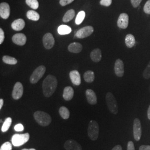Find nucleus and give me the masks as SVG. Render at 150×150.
<instances>
[{
    "instance_id": "f257e3e1",
    "label": "nucleus",
    "mask_w": 150,
    "mask_h": 150,
    "mask_svg": "<svg viewBox=\"0 0 150 150\" xmlns=\"http://www.w3.org/2000/svg\"><path fill=\"white\" fill-rule=\"evenodd\" d=\"M57 86V80L55 76L49 75L43 80L42 90L43 95L46 97H50L54 94Z\"/></svg>"
},
{
    "instance_id": "b1692460",
    "label": "nucleus",
    "mask_w": 150,
    "mask_h": 150,
    "mask_svg": "<svg viewBox=\"0 0 150 150\" xmlns=\"http://www.w3.org/2000/svg\"><path fill=\"white\" fill-rule=\"evenodd\" d=\"M75 15V10L73 9L69 10V11H67L66 12V13L64 14V16L63 17V18H62V21L64 22H69L74 18Z\"/></svg>"
},
{
    "instance_id": "6ab92c4d",
    "label": "nucleus",
    "mask_w": 150,
    "mask_h": 150,
    "mask_svg": "<svg viewBox=\"0 0 150 150\" xmlns=\"http://www.w3.org/2000/svg\"><path fill=\"white\" fill-rule=\"evenodd\" d=\"M90 57L91 59L94 62H98L102 59V52L100 48H95L90 54Z\"/></svg>"
},
{
    "instance_id": "c756f323",
    "label": "nucleus",
    "mask_w": 150,
    "mask_h": 150,
    "mask_svg": "<svg viewBox=\"0 0 150 150\" xmlns=\"http://www.w3.org/2000/svg\"><path fill=\"white\" fill-rule=\"evenodd\" d=\"M12 121V120L11 117H8L6 119L5 122H4V124L1 127V131L3 132H5L8 131V129L11 126Z\"/></svg>"
},
{
    "instance_id": "f704fd0d",
    "label": "nucleus",
    "mask_w": 150,
    "mask_h": 150,
    "mask_svg": "<svg viewBox=\"0 0 150 150\" xmlns=\"http://www.w3.org/2000/svg\"><path fill=\"white\" fill-rule=\"evenodd\" d=\"M100 4L101 5L108 7L111 5L112 4V0H101L100 2Z\"/></svg>"
},
{
    "instance_id": "4be33fe9",
    "label": "nucleus",
    "mask_w": 150,
    "mask_h": 150,
    "mask_svg": "<svg viewBox=\"0 0 150 150\" xmlns=\"http://www.w3.org/2000/svg\"><path fill=\"white\" fill-rule=\"evenodd\" d=\"M125 43L128 48H132L136 43L134 36L132 34H127L125 38Z\"/></svg>"
},
{
    "instance_id": "aec40b11",
    "label": "nucleus",
    "mask_w": 150,
    "mask_h": 150,
    "mask_svg": "<svg viewBox=\"0 0 150 150\" xmlns=\"http://www.w3.org/2000/svg\"><path fill=\"white\" fill-rule=\"evenodd\" d=\"M74 95V91L72 87L67 86L64 90L63 98L66 101H70L72 99Z\"/></svg>"
},
{
    "instance_id": "c85d7f7f",
    "label": "nucleus",
    "mask_w": 150,
    "mask_h": 150,
    "mask_svg": "<svg viewBox=\"0 0 150 150\" xmlns=\"http://www.w3.org/2000/svg\"><path fill=\"white\" fill-rule=\"evenodd\" d=\"M2 61H4V62L8 64L13 65V64H16L17 63V60L15 58L12 57L10 56H7V55L4 56L2 57Z\"/></svg>"
},
{
    "instance_id": "a19ab883",
    "label": "nucleus",
    "mask_w": 150,
    "mask_h": 150,
    "mask_svg": "<svg viewBox=\"0 0 150 150\" xmlns=\"http://www.w3.org/2000/svg\"><path fill=\"white\" fill-rule=\"evenodd\" d=\"M139 150H150V145H141L139 147Z\"/></svg>"
},
{
    "instance_id": "58836bf2",
    "label": "nucleus",
    "mask_w": 150,
    "mask_h": 150,
    "mask_svg": "<svg viewBox=\"0 0 150 150\" xmlns=\"http://www.w3.org/2000/svg\"><path fill=\"white\" fill-rule=\"evenodd\" d=\"M5 33L4 30L1 28H0V44H2L5 40Z\"/></svg>"
},
{
    "instance_id": "39448f33",
    "label": "nucleus",
    "mask_w": 150,
    "mask_h": 150,
    "mask_svg": "<svg viewBox=\"0 0 150 150\" xmlns=\"http://www.w3.org/2000/svg\"><path fill=\"white\" fill-rule=\"evenodd\" d=\"M29 139L30 134L28 133H26L24 134H16L12 136L11 141L12 145L14 146L19 147L26 144Z\"/></svg>"
},
{
    "instance_id": "7c9ffc66",
    "label": "nucleus",
    "mask_w": 150,
    "mask_h": 150,
    "mask_svg": "<svg viewBox=\"0 0 150 150\" xmlns=\"http://www.w3.org/2000/svg\"><path fill=\"white\" fill-rule=\"evenodd\" d=\"M26 3L33 10H37L39 7V3L38 0H26Z\"/></svg>"
},
{
    "instance_id": "a878e982",
    "label": "nucleus",
    "mask_w": 150,
    "mask_h": 150,
    "mask_svg": "<svg viewBox=\"0 0 150 150\" xmlns=\"http://www.w3.org/2000/svg\"><path fill=\"white\" fill-rule=\"evenodd\" d=\"M27 17L30 20L37 21L40 19V15L37 12L33 10H29L26 13Z\"/></svg>"
},
{
    "instance_id": "dca6fc26",
    "label": "nucleus",
    "mask_w": 150,
    "mask_h": 150,
    "mask_svg": "<svg viewBox=\"0 0 150 150\" xmlns=\"http://www.w3.org/2000/svg\"><path fill=\"white\" fill-rule=\"evenodd\" d=\"M70 77L71 82L76 86L80 85L81 79L80 73L77 70L71 71L70 72Z\"/></svg>"
},
{
    "instance_id": "f8f14e48",
    "label": "nucleus",
    "mask_w": 150,
    "mask_h": 150,
    "mask_svg": "<svg viewBox=\"0 0 150 150\" xmlns=\"http://www.w3.org/2000/svg\"><path fill=\"white\" fill-rule=\"evenodd\" d=\"M10 15V7L6 2H2L0 4V16L3 19H7Z\"/></svg>"
},
{
    "instance_id": "412c9836",
    "label": "nucleus",
    "mask_w": 150,
    "mask_h": 150,
    "mask_svg": "<svg viewBox=\"0 0 150 150\" xmlns=\"http://www.w3.org/2000/svg\"><path fill=\"white\" fill-rule=\"evenodd\" d=\"M68 50L70 52L79 54L82 50V45L79 42H74L70 44Z\"/></svg>"
},
{
    "instance_id": "7ed1b4c3",
    "label": "nucleus",
    "mask_w": 150,
    "mask_h": 150,
    "mask_svg": "<svg viewBox=\"0 0 150 150\" xmlns=\"http://www.w3.org/2000/svg\"><path fill=\"white\" fill-rule=\"evenodd\" d=\"M106 101L109 111L113 114L116 115L118 112V105L115 97L111 92H107Z\"/></svg>"
},
{
    "instance_id": "5701e85b",
    "label": "nucleus",
    "mask_w": 150,
    "mask_h": 150,
    "mask_svg": "<svg viewBox=\"0 0 150 150\" xmlns=\"http://www.w3.org/2000/svg\"><path fill=\"white\" fill-rule=\"evenodd\" d=\"M57 32L59 35H68L72 32V29L69 26L62 25L58 27Z\"/></svg>"
},
{
    "instance_id": "423d86ee",
    "label": "nucleus",
    "mask_w": 150,
    "mask_h": 150,
    "mask_svg": "<svg viewBox=\"0 0 150 150\" xmlns=\"http://www.w3.org/2000/svg\"><path fill=\"white\" fill-rule=\"evenodd\" d=\"M46 69L45 66H44L43 65L38 66L35 70L31 76H30V82L32 84L36 83L38 82V81L42 77V76L46 72Z\"/></svg>"
},
{
    "instance_id": "9b49d317",
    "label": "nucleus",
    "mask_w": 150,
    "mask_h": 150,
    "mask_svg": "<svg viewBox=\"0 0 150 150\" xmlns=\"http://www.w3.org/2000/svg\"><path fill=\"white\" fill-rule=\"evenodd\" d=\"M129 15L125 13H121L117 22V26L121 29H126L129 26Z\"/></svg>"
},
{
    "instance_id": "473e14b6",
    "label": "nucleus",
    "mask_w": 150,
    "mask_h": 150,
    "mask_svg": "<svg viewBox=\"0 0 150 150\" xmlns=\"http://www.w3.org/2000/svg\"><path fill=\"white\" fill-rule=\"evenodd\" d=\"M12 147L10 142H6L1 146L0 150H12Z\"/></svg>"
},
{
    "instance_id": "ddd939ff",
    "label": "nucleus",
    "mask_w": 150,
    "mask_h": 150,
    "mask_svg": "<svg viewBox=\"0 0 150 150\" xmlns=\"http://www.w3.org/2000/svg\"><path fill=\"white\" fill-rule=\"evenodd\" d=\"M12 40L13 42L17 45L18 46H23L26 44V41H27V38L25 35L22 33H16L14 35L12 38Z\"/></svg>"
},
{
    "instance_id": "4468645a",
    "label": "nucleus",
    "mask_w": 150,
    "mask_h": 150,
    "mask_svg": "<svg viewBox=\"0 0 150 150\" xmlns=\"http://www.w3.org/2000/svg\"><path fill=\"white\" fill-rule=\"evenodd\" d=\"M114 70L115 74L119 77H121L123 76L125 72L124 70V64L122 60L121 59H117L115 62Z\"/></svg>"
},
{
    "instance_id": "c03bdc74",
    "label": "nucleus",
    "mask_w": 150,
    "mask_h": 150,
    "mask_svg": "<svg viewBox=\"0 0 150 150\" xmlns=\"http://www.w3.org/2000/svg\"><path fill=\"white\" fill-rule=\"evenodd\" d=\"M3 105H4V100L1 98L0 99V110L2 109Z\"/></svg>"
},
{
    "instance_id": "37998d69",
    "label": "nucleus",
    "mask_w": 150,
    "mask_h": 150,
    "mask_svg": "<svg viewBox=\"0 0 150 150\" xmlns=\"http://www.w3.org/2000/svg\"><path fill=\"white\" fill-rule=\"evenodd\" d=\"M147 117H148V119L150 120V105L149 107L148 108V110H147Z\"/></svg>"
},
{
    "instance_id": "9d476101",
    "label": "nucleus",
    "mask_w": 150,
    "mask_h": 150,
    "mask_svg": "<svg viewBox=\"0 0 150 150\" xmlns=\"http://www.w3.org/2000/svg\"><path fill=\"white\" fill-rule=\"evenodd\" d=\"M42 41L44 47L47 50L52 48L55 43L54 38L51 33H47L43 36Z\"/></svg>"
},
{
    "instance_id": "72a5a7b5",
    "label": "nucleus",
    "mask_w": 150,
    "mask_h": 150,
    "mask_svg": "<svg viewBox=\"0 0 150 150\" xmlns=\"http://www.w3.org/2000/svg\"><path fill=\"white\" fill-rule=\"evenodd\" d=\"M144 11L145 13L150 15V0H148L144 7Z\"/></svg>"
},
{
    "instance_id": "bb28decb",
    "label": "nucleus",
    "mask_w": 150,
    "mask_h": 150,
    "mask_svg": "<svg viewBox=\"0 0 150 150\" xmlns=\"http://www.w3.org/2000/svg\"><path fill=\"white\" fill-rule=\"evenodd\" d=\"M59 113L61 117L64 120H67L70 117V113L67 107L62 106L59 109Z\"/></svg>"
},
{
    "instance_id": "2f4dec72",
    "label": "nucleus",
    "mask_w": 150,
    "mask_h": 150,
    "mask_svg": "<svg viewBox=\"0 0 150 150\" xmlns=\"http://www.w3.org/2000/svg\"><path fill=\"white\" fill-rule=\"evenodd\" d=\"M143 77L146 80L150 79V61L143 72Z\"/></svg>"
},
{
    "instance_id": "0eeeda50",
    "label": "nucleus",
    "mask_w": 150,
    "mask_h": 150,
    "mask_svg": "<svg viewBox=\"0 0 150 150\" xmlns=\"http://www.w3.org/2000/svg\"><path fill=\"white\" fill-rule=\"evenodd\" d=\"M93 31V27L91 26H87L78 30L75 34V37L79 38H84L90 36Z\"/></svg>"
},
{
    "instance_id": "393cba45",
    "label": "nucleus",
    "mask_w": 150,
    "mask_h": 150,
    "mask_svg": "<svg viewBox=\"0 0 150 150\" xmlns=\"http://www.w3.org/2000/svg\"><path fill=\"white\" fill-rule=\"evenodd\" d=\"M95 74L92 71L88 70L86 71V72L83 75V78L84 80L86 81V82L88 83H91L93 82L95 80Z\"/></svg>"
},
{
    "instance_id": "6e6552de",
    "label": "nucleus",
    "mask_w": 150,
    "mask_h": 150,
    "mask_svg": "<svg viewBox=\"0 0 150 150\" xmlns=\"http://www.w3.org/2000/svg\"><path fill=\"white\" fill-rule=\"evenodd\" d=\"M133 132L134 139L136 141H139L142 136V127L140 120L139 118H135L134 121Z\"/></svg>"
},
{
    "instance_id": "ea45409f",
    "label": "nucleus",
    "mask_w": 150,
    "mask_h": 150,
    "mask_svg": "<svg viewBox=\"0 0 150 150\" xmlns=\"http://www.w3.org/2000/svg\"><path fill=\"white\" fill-rule=\"evenodd\" d=\"M127 150H135L134 144L132 141H129V142L127 143Z\"/></svg>"
},
{
    "instance_id": "e433bc0d",
    "label": "nucleus",
    "mask_w": 150,
    "mask_h": 150,
    "mask_svg": "<svg viewBox=\"0 0 150 150\" xmlns=\"http://www.w3.org/2000/svg\"><path fill=\"white\" fill-rule=\"evenodd\" d=\"M14 129L17 132H21V131H23L24 127H23V125H22L21 123H18L15 126Z\"/></svg>"
},
{
    "instance_id": "a18cd8bd",
    "label": "nucleus",
    "mask_w": 150,
    "mask_h": 150,
    "mask_svg": "<svg viewBox=\"0 0 150 150\" xmlns=\"http://www.w3.org/2000/svg\"><path fill=\"white\" fill-rule=\"evenodd\" d=\"M22 150H36L35 149H22Z\"/></svg>"
},
{
    "instance_id": "79ce46f5",
    "label": "nucleus",
    "mask_w": 150,
    "mask_h": 150,
    "mask_svg": "<svg viewBox=\"0 0 150 150\" xmlns=\"http://www.w3.org/2000/svg\"><path fill=\"white\" fill-rule=\"evenodd\" d=\"M112 150H122V148L121 145H116L113 148Z\"/></svg>"
},
{
    "instance_id": "f3484780",
    "label": "nucleus",
    "mask_w": 150,
    "mask_h": 150,
    "mask_svg": "<svg viewBox=\"0 0 150 150\" xmlns=\"http://www.w3.org/2000/svg\"><path fill=\"white\" fill-rule=\"evenodd\" d=\"M86 96L87 100L90 105H96L97 99L95 92L91 89H87L86 91Z\"/></svg>"
},
{
    "instance_id": "2eb2a0df",
    "label": "nucleus",
    "mask_w": 150,
    "mask_h": 150,
    "mask_svg": "<svg viewBox=\"0 0 150 150\" xmlns=\"http://www.w3.org/2000/svg\"><path fill=\"white\" fill-rule=\"evenodd\" d=\"M64 147L66 150H82L80 144L74 139L66 141L64 143Z\"/></svg>"
},
{
    "instance_id": "f03ea898",
    "label": "nucleus",
    "mask_w": 150,
    "mask_h": 150,
    "mask_svg": "<svg viewBox=\"0 0 150 150\" xmlns=\"http://www.w3.org/2000/svg\"><path fill=\"white\" fill-rule=\"evenodd\" d=\"M33 116L36 121L42 126H48L52 121L50 115L41 111H36L33 114Z\"/></svg>"
},
{
    "instance_id": "a211bd4d",
    "label": "nucleus",
    "mask_w": 150,
    "mask_h": 150,
    "mask_svg": "<svg viewBox=\"0 0 150 150\" xmlns=\"http://www.w3.org/2000/svg\"><path fill=\"white\" fill-rule=\"evenodd\" d=\"M25 26V21L22 18H18L15 20L11 24V27L13 30L17 31H21Z\"/></svg>"
},
{
    "instance_id": "cd10ccee",
    "label": "nucleus",
    "mask_w": 150,
    "mask_h": 150,
    "mask_svg": "<svg viewBox=\"0 0 150 150\" xmlns=\"http://www.w3.org/2000/svg\"><path fill=\"white\" fill-rule=\"evenodd\" d=\"M86 16V13L83 11H81L78 13L77 15L76 16V20H75V23L76 25H79L83 21L85 18Z\"/></svg>"
},
{
    "instance_id": "c9c22d12",
    "label": "nucleus",
    "mask_w": 150,
    "mask_h": 150,
    "mask_svg": "<svg viewBox=\"0 0 150 150\" xmlns=\"http://www.w3.org/2000/svg\"><path fill=\"white\" fill-rule=\"evenodd\" d=\"M142 0H131V5L134 8H137L139 6Z\"/></svg>"
},
{
    "instance_id": "1a4fd4ad",
    "label": "nucleus",
    "mask_w": 150,
    "mask_h": 150,
    "mask_svg": "<svg viewBox=\"0 0 150 150\" xmlns=\"http://www.w3.org/2000/svg\"><path fill=\"white\" fill-rule=\"evenodd\" d=\"M23 93V87L20 82H16L13 87L12 96L14 100H18L21 98Z\"/></svg>"
},
{
    "instance_id": "4c0bfd02",
    "label": "nucleus",
    "mask_w": 150,
    "mask_h": 150,
    "mask_svg": "<svg viewBox=\"0 0 150 150\" xmlns=\"http://www.w3.org/2000/svg\"><path fill=\"white\" fill-rule=\"evenodd\" d=\"M74 0H59V4L62 6H65L72 3Z\"/></svg>"
},
{
    "instance_id": "20e7f679",
    "label": "nucleus",
    "mask_w": 150,
    "mask_h": 150,
    "mask_svg": "<svg viewBox=\"0 0 150 150\" xmlns=\"http://www.w3.org/2000/svg\"><path fill=\"white\" fill-rule=\"evenodd\" d=\"M87 133L89 138L92 141H96L99 135V126L96 121H91L88 124Z\"/></svg>"
}]
</instances>
